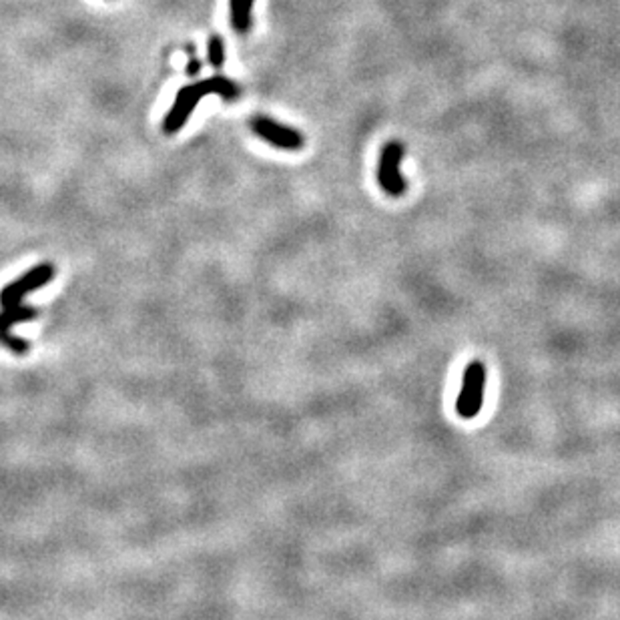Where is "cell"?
<instances>
[{
  "label": "cell",
  "instance_id": "6da1fadb",
  "mask_svg": "<svg viewBox=\"0 0 620 620\" xmlns=\"http://www.w3.org/2000/svg\"><path fill=\"white\" fill-rule=\"evenodd\" d=\"M209 95H217L223 101L231 103L239 99V86L223 75H215V76H211V79L183 86V89L177 93L175 103L171 105L169 113L165 115V119H163L165 135H175L185 127L187 119L191 117L193 111L197 109V105L201 103L203 96H209Z\"/></svg>",
  "mask_w": 620,
  "mask_h": 620
},
{
  "label": "cell",
  "instance_id": "7a4b0ae2",
  "mask_svg": "<svg viewBox=\"0 0 620 620\" xmlns=\"http://www.w3.org/2000/svg\"><path fill=\"white\" fill-rule=\"evenodd\" d=\"M405 157V147L402 141H387L377 159V183L382 191L390 197H402L408 183L402 175V161Z\"/></svg>",
  "mask_w": 620,
  "mask_h": 620
},
{
  "label": "cell",
  "instance_id": "3957f363",
  "mask_svg": "<svg viewBox=\"0 0 620 620\" xmlns=\"http://www.w3.org/2000/svg\"><path fill=\"white\" fill-rule=\"evenodd\" d=\"M484 390H486V367L482 362H472L464 374L462 390L456 400V412L460 418H476L484 404Z\"/></svg>",
  "mask_w": 620,
  "mask_h": 620
},
{
  "label": "cell",
  "instance_id": "277c9868",
  "mask_svg": "<svg viewBox=\"0 0 620 620\" xmlns=\"http://www.w3.org/2000/svg\"><path fill=\"white\" fill-rule=\"evenodd\" d=\"M249 125H251V131H254L259 139L269 143L271 147L281 149V151L304 149V145H305L304 133L295 131L294 127H287V125L284 123L265 117V115H255V117L249 121Z\"/></svg>",
  "mask_w": 620,
  "mask_h": 620
},
{
  "label": "cell",
  "instance_id": "5b68a950",
  "mask_svg": "<svg viewBox=\"0 0 620 620\" xmlns=\"http://www.w3.org/2000/svg\"><path fill=\"white\" fill-rule=\"evenodd\" d=\"M53 277H55L53 264H41L33 269H28L26 274H23L21 277L11 281V284H6L3 289H0V305L3 307L18 305L28 294H33L36 292V289L51 284Z\"/></svg>",
  "mask_w": 620,
  "mask_h": 620
},
{
  "label": "cell",
  "instance_id": "8992f818",
  "mask_svg": "<svg viewBox=\"0 0 620 620\" xmlns=\"http://www.w3.org/2000/svg\"><path fill=\"white\" fill-rule=\"evenodd\" d=\"M255 0H229V23L237 35H247L254 21Z\"/></svg>",
  "mask_w": 620,
  "mask_h": 620
},
{
  "label": "cell",
  "instance_id": "52a82bcc",
  "mask_svg": "<svg viewBox=\"0 0 620 620\" xmlns=\"http://www.w3.org/2000/svg\"><path fill=\"white\" fill-rule=\"evenodd\" d=\"M38 315V309L33 305H11V307H3V312H0V334H8L13 332V327L18 324H28L36 319Z\"/></svg>",
  "mask_w": 620,
  "mask_h": 620
},
{
  "label": "cell",
  "instance_id": "ba28073f",
  "mask_svg": "<svg viewBox=\"0 0 620 620\" xmlns=\"http://www.w3.org/2000/svg\"><path fill=\"white\" fill-rule=\"evenodd\" d=\"M207 59L213 69H223L225 65V41L221 35H213L207 43Z\"/></svg>",
  "mask_w": 620,
  "mask_h": 620
},
{
  "label": "cell",
  "instance_id": "9c48e42d",
  "mask_svg": "<svg viewBox=\"0 0 620 620\" xmlns=\"http://www.w3.org/2000/svg\"><path fill=\"white\" fill-rule=\"evenodd\" d=\"M0 345H5L6 350H11L16 355H25L31 352V342L23 340V337H16L15 334H0Z\"/></svg>",
  "mask_w": 620,
  "mask_h": 620
},
{
  "label": "cell",
  "instance_id": "30bf717a",
  "mask_svg": "<svg viewBox=\"0 0 620 620\" xmlns=\"http://www.w3.org/2000/svg\"><path fill=\"white\" fill-rule=\"evenodd\" d=\"M201 71V61L199 59H191L187 65V75H197Z\"/></svg>",
  "mask_w": 620,
  "mask_h": 620
}]
</instances>
